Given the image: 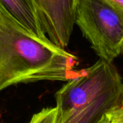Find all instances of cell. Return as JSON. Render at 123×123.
<instances>
[{
  "label": "cell",
  "mask_w": 123,
  "mask_h": 123,
  "mask_svg": "<svg viewBox=\"0 0 123 123\" xmlns=\"http://www.w3.org/2000/svg\"><path fill=\"white\" fill-rule=\"evenodd\" d=\"M121 53L123 54V40L122 42V45H121Z\"/></svg>",
  "instance_id": "30bf717a"
},
{
  "label": "cell",
  "mask_w": 123,
  "mask_h": 123,
  "mask_svg": "<svg viewBox=\"0 0 123 123\" xmlns=\"http://www.w3.org/2000/svg\"><path fill=\"white\" fill-rule=\"evenodd\" d=\"M123 99L121 75L113 62L99 59L56 92L58 123H99Z\"/></svg>",
  "instance_id": "7a4b0ae2"
},
{
  "label": "cell",
  "mask_w": 123,
  "mask_h": 123,
  "mask_svg": "<svg viewBox=\"0 0 123 123\" xmlns=\"http://www.w3.org/2000/svg\"><path fill=\"white\" fill-rule=\"evenodd\" d=\"M0 13L32 35L48 37L33 0H0Z\"/></svg>",
  "instance_id": "5b68a950"
},
{
  "label": "cell",
  "mask_w": 123,
  "mask_h": 123,
  "mask_svg": "<svg viewBox=\"0 0 123 123\" xmlns=\"http://www.w3.org/2000/svg\"><path fill=\"white\" fill-rule=\"evenodd\" d=\"M77 62L48 37L32 35L0 13V91L22 83L67 81L79 74Z\"/></svg>",
  "instance_id": "6da1fadb"
},
{
  "label": "cell",
  "mask_w": 123,
  "mask_h": 123,
  "mask_svg": "<svg viewBox=\"0 0 123 123\" xmlns=\"http://www.w3.org/2000/svg\"><path fill=\"white\" fill-rule=\"evenodd\" d=\"M28 123H58L57 108H45L32 115Z\"/></svg>",
  "instance_id": "8992f818"
},
{
  "label": "cell",
  "mask_w": 123,
  "mask_h": 123,
  "mask_svg": "<svg viewBox=\"0 0 123 123\" xmlns=\"http://www.w3.org/2000/svg\"><path fill=\"white\" fill-rule=\"evenodd\" d=\"M99 123H110L108 121V120L107 119V117L105 116V117L102 118V120H101V121H100Z\"/></svg>",
  "instance_id": "9c48e42d"
},
{
  "label": "cell",
  "mask_w": 123,
  "mask_h": 123,
  "mask_svg": "<svg viewBox=\"0 0 123 123\" xmlns=\"http://www.w3.org/2000/svg\"><path fill=\"white\" fill-rule=\"evenodd\" d=\"M115 9L123 18V0H104Z\"/></svg>",
  "instance_id": "ba28073f"
},
{
  "label": "cell",
  "mask_w": 123,
  "mask_h": 123,
  "mask_svg": "<svg viewBox=\"0 0 123 123\" xmlns=\"http://www.w3.org/2000/svg\"><path fill=\"white\" fill-rule=\"evenodd\" d=\"M48 38L65 49L75 25V0H33Z\"/></svg>",
  "instance_id": "277c9868"
},
{
  "label": "cell",
  "mask_w": 123,
  "mask_h": 123,
  "mask_svg": "<svg viewBox=\"0 0 123 123\" xmlns=\"http://www.w3.org/2000/svg\"><path fill=\"white\" fill-rule=\"evenodd\" d=\"M105 117L110 123H123V99L118 105L107 112Z\"/></svg>",
  "instance_id": "52a82bcc"
},
{
  "label": "cell",
  "mask_w": 123,
  "mask_h": 123,
  "mask_svg": "<svg viewBox=\"0 0 123 123\" xmlns=\"http://www.w3.org/2000/svg\"><path fill=\"white\" fill-rule=\"evenodd\" d=\"M75 24L100 58L108 62L121 53L123 18L104 0H75Z\"/></svg>",
  "instance_id": "3957f363"
}]
</instances>
